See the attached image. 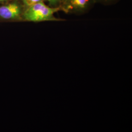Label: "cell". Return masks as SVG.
<instances>
[{
  "mask_svg": "<svg viewBox=\"0 0 132 132\" xmlns=\"http://www.w3.org/2000/svg\"><path fill=\"white\" fill-rule=\"evenodd\" d=\"M59 11H61L60 7H52L41 2L28 7L24 12V18L27 21L34 22L61 21L63 20L57 19L54 16Z\"/></svg>",
  "mask_w": 132,
  "mask_h": 132,
  "instance_id": "1",
  "label": "cell"
},
{
  "mask_svg": "<svg viewBox=\"0 0 132 132\" xmlns=\"http://www.w3.org/2000/svg\"><path fill=\"white\" fill-rule=\"evenodd\" d=\"M94 3V0H62L60 7L66 13L82 14L90 10Z\"/></svg>",
  "mask_w": 132,
  "mask_h": 132,
  "instance_id": "2",
  "label": "cell"
},
{
  "mask_svg": "<svg viewBox=\"0 0 132 132\" xmlns=\"http://www.w3.org/2000/svg\"><path fill=\"white\" fill-rule=\"evenodd\" d=\"M21 13V8L19 5L16 3L10 4L0 7V16L4 19L16 18Z\"/></svg>",
  "mask_w": 132,
  "mask_h": 132,
  "instance_id": "3",
  "label": "cell"
},
{
  "mask_svg": "<svg viewBox=\"0 0 132 132\" xmlns=\"http://www.w3.org/2000/svg\"><path fill=\"white\" fill-rule=\"evenodd\" d=\"M24 2V5L28 7H29L35 4H36L39 2H44V0H22Z\"/></svg>",
  "mask_w": 132,
  "mask_h": 132,
  "instance_id": "4",
  "label": "cell"
},
{
  "mask_svg": "<svg viewBox=\"0 0 132 132\" xmlns=\"http://www.w3.org/2000/svg\"><path fill=\"white\" fill-rule=\"evenodd\" d=\"M49 3L50 6L52 7H60L62 0H47Z\"/></svg>",
  "mask_w": 132,
  "mask_h": 132,
  "instance_id": "5",
  "label": "cell"
},
{
  "mask_svg": "<svg viewBox=\"0 0 132 132\" xmlns=\"http://www.w3.org/2000/svg\"><path fill=\"white\" fill-rule=\"evenodd\" d=\"M94 3H98L104 5H110L116 3L118 0H94Z\"/></svg>",
  "mask_w": 132,
  "mask_h": 132,
  "instance_id": "6",
  "label": "cell"
},
{
  "mask_svg": "<svg viewBox=\"0 0 132 132\" xmlns=\"http://www.w3.org/2000/svg\"><path fill=\"white\" fill-rule=\"evenodd\" d=\"M0 1H2V0H0Z\"/></svg>",
  "mask_w": 132,
  "mask_h": 132,
  "instance_id": "7",
  "label": "cell"
}]
</instances>
